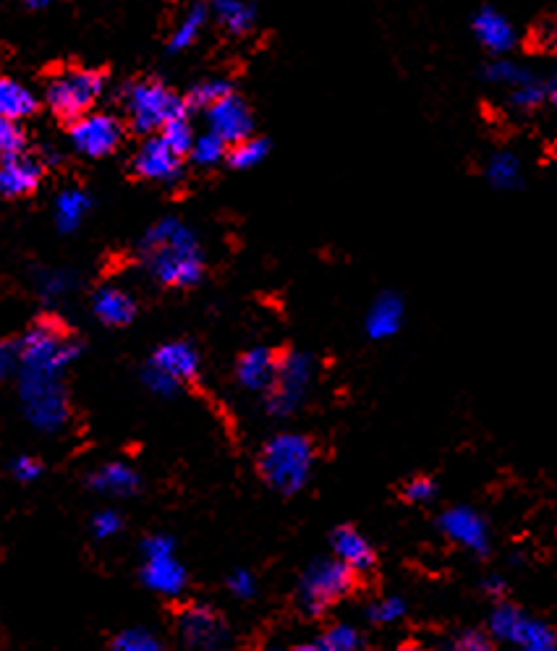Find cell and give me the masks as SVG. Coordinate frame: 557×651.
Here are the masks:
<instances>
[{
	"mask_svg": "<svg viewBox=\"0 0 557 651\" xmlns=\"http://www.w3.org/2000/svg\"><path fill=\"white\" fill-rule=\"evenodd\" d=\"M142 259L165 289H189L202 280L204 257L197 235L178 220H160L142 239Z\"/></svg>",
	"mask_w": 557,
	"mask_h": 651,
	"instance_id": "1",
	"label": "cell"
},
{
	"mask_svg": "<svg viewBox=\"0 0 557 651\" xmlns=\"http://www.w3.org/2000/svg\"><path fill=\"white\" fill-rule=\"evenodd\" d=\"M312 465H315V445L301 434H278L259 456L262 476L280 495H296L304 489Z\"/></svg>",
	"mask_w": 557,
	"mask_h": 651,
	"instance_id": "2",
	"label": "cell"
},
{
	"mask_svg": "<svg viewBox=\"0 0 557 651\" xmlns=\"http://www.w3.org/2000/svg\"><path fill=\"white\" fill-rule=\"evenodd\" d=\"M76 356L79 343L55 322H37L18 343V367L27 374L61 376Z\"/></svg>",
	"mask_w": 557,
	"mask_h": 651,
	"instance_id": "3",
	"label": "cell"
},
{
	"mask_svg": "<svg viewBox=\"0 0 557 651\" xmlns=\"http://www.w3.org/2000/svg\"><path fill=\"white\" fill-rule=\"evenodd\" d=\"M356 571L343 560H319L304 573L299 586V604L306 615H322L338 599L354 589Z\"/></svg>",
	"mask_w": 557,
	"mask_h": 651,
	"instance_id": "4",
	"label": "cell"
},
{
	"mask_svg": "<svg viewBox=\"0 0 557 651\" xmlns=\"http://www.w3.org/2000/svg\"><path fill=\"white\" fill-rule=\"evenodd\" d=\"M22 404L29 424L40 432H58L68 421V398L61 376L22 372Z\"/></svg>",
	"mask_w": 557,
	"mask_h": 651,
	"instance_id": "5",
	"label": "cell"
},
{
	"mask_svg": "<svg viewBox=\"0 0 557 651\" xmlns=\"http://www.w3.org/2000/svg\"><path fill=\"white\" fill-rule=\"evenodd\" d=\"M183 100L157 81H139L126 92V113L134 129L142 133L163 129L168 120L183 116Z\"/></svg>",
	"mask_w": 557,
	"mask_h": 651,
	"instance_id": "6",
	"label": "cell"
},
{
	"mask_svg": "<svg viewBox=\"0 0 557 651\" xmlns=\"http://www.w3.org/2000/svg\"><path fill=\"white\" fill-rule=\"evenodd\" d=\"M490 634L497 641L523 651H555L557 634L544 621L527 615L514 604H497L490 615Z\"/></svg>",
	"mask_w": 557,
	"mask_h": 651,
	"instance_id": "7",
	"label": "cell"
},
{
	"mask_svg": "<svg viewBox=\"0 0 557 651\" xmlns=\"http://www.w3.org/2000/svg\"><path fill=\"white\" fill-rule=\"evenodd\" d=\"M102 76L85 68H66L48 85V105L61 118L76 120L100 100Z\"/></svg>",
	"mask_w": 557,
	"mask_h": 651,
	"instance_id": "8",
	"label": "cell"
},
{
	"mask_svg": "<svg viewBox=\"0 0 557 651\" xmlns=\"http://www.w3.org/2000/svg\"><path fill=\"white\" fill-rule=\"evenodd\" d=\"M312 374H315V361L309 354H288L280 356V369L275 376L267 398V408L275 417H288L301 406L306 387H309Z\"/></svg>",
	"mask_w": 557,
	"mask_h": 651,
	"instance_id": "9",
	"label": "cell"
},
{
	"mask_svg": "<svg viewBox=\"0 0 557 651\" xmlns=\"http://www.w3.org/2000/svg\"><path fill=\"white\" fill-rule=\"evenodd\" d=\"M121 137H124V131H121L118 120L102 116V113H85L72 126L74 150L85 157L111 155L118 150Z\"/></svg>",
	"mask_w": 557,
	"mask_h": 651,
	"instance_id": "10",
	"label": "cell"
},
{
	"mask_svg": "<svg viewBox=\"0 0 557 651\" xmlns=\"http://www.w3.org/2000/svg\"><path fill=\"white\" fill-rule=\"evenodd\" d=\"M204 113H207L210 131L217 133V137H220L228 146L239 144L243 139L252 137V129H254L252 111H249L246 102L236 98V94L228 92L226 98L213 102Z\"/></svg>",
	"mask_w": 557,
	"mask_h": 651,
	"instance_id": "11",
	"label": "cell"
},
{
	"mask_svg": "<svg viewBox=\"0 0 557 651\" xmlns=\"http://www.w3.org/2000/svg\"><path fill=\"white\" fill-rule=\"evenodd\" d=\"M440 528L451 541L466 547V550L486 554L490 550V532H486V523L477 510L471 508H451L440 515Z\"/></svg>",
	"mask_w": 557,
	"mask_h": 651,
	"instance_id": "12",
	"label": "cell"
},
{
	"mask_svg": "<svg viewBox=\"0 0 557 651\" xmlns=\"http://www.w3.org/2000/svg\"><path fill=\"white\" fill-rule=\"evenodd\" d=\"M178 634L191 649H220L226 647L228 630L213 610L191 608L178 617Z\"/></svg>",
	"mask_w": 557,
	"mask_h": 651,
	"instance_id": "13",
	"label": "cell"
},
{
	"mask_svg": "<svg viewBox=\"0 0 557 651\" xmlns=\"http://www.w3.org/2000/svg\"><path fill=\"white\" fill-rule=\"evenodd\" d=\"M181 155L170 150L165 144L163 137H150L147 142L139 146L137 157H134V170L147 181H163L173 183L181 176Z\"/></svg>",
	"mask_w": 557,
	"mask_h": 651,
	"instance_id": "14",
	"label": "cell"
},
{
	"mask_svg": "<svg viewBox=\"0 0 557 651\" xmlns=\"http://www.w3.org/2000/svg\"><path fill=\"white\" fill-rule=\"evenodd\" d=\"M40 178L42 165L35 157L24 155L22 150L0 157V194L9 196V200L31 194L40 187Z\"/></svg>",
	"mask_w": 557,
	"mask_h": 651,
	"instance_id": "15",
	"label": "cell"
},
{
	"mask_svg": "<svg viewBox=\"0 0 557 651\" xmlns=\"http://www.w3.org/2000/svg\"><path fill=\"white\" fill-rule=\"evenodd\" d=\"M278 369H280V356L275 354L273 348H252L239 359L236 376H239L241 387L262 393V391H270L275 376H278Z\"/></svg>",
	"mask_w": 557,
	"mask_h": 651,
	"instance_id": "16",
	"label": "cell"
},
{
	"mask_svg": "<svg viewBox=\"0 0 557 651\" xmlns=\"http://www.w3.org/2000/svg\"><path fill=\"white\" fill-rule=\"evenodd\" d=\"M473 37L484 50H490L492 55H505L508 50H514L516 44V31L510 27V22L505 18L501 11L495 9H482L477 11L471 22Z\"/></svg>",
	"mask_w": 557,
	"mask_h": 651,
	"instance_id": "17",
	"label": "cell"
},
{
	"mask_svg": "<svg viewBox=\"0 0 557 651\" xmlns=\"http://www.w3.org/2000/svg\"><path fill=\"white\" fill-rule=\"evenodd\" d=\"M94 317L100 319L102 324H111V328H124L129 324L134 315H137V304L126 291L115 289V285H105L94 293L92 302Z\"/></svg>",
	"mask_w": 557,
	"mask_h": 651,
	"instance_id": "18",
	"label": "cell"
},
{
	"mask_svg": "<svg viewBox=\"0 0 557 651\" xmlns=\"http://www.w3.org/2000/svg\"><path fill=\"white\" fill-rule=\"evenodd\" d=\"M142 578L152 591L163 593V597H178V593H181L183 586H186L183 565L178 563L173 554H168V558L144 560Z\"/></svg>",
	"mask_w": 557,
	"mask_h": 651,
	"instance_id": "19",
	"label": "cell"
},
{
	"mask_svg": "<svg viewBox=\"0 0 557 651\" xmlns=\"http://www.w3.org/2000/svg\"><path fill=\"white\" fill-rule=\"evenodd\" d=\"M403 324V302L395 293H382L371 304L367 315V333L371 341H388L401 330Z\"/></svg>",
	"mask_w": 557,
	"mask_h": 651,
	"instance_id": "20",
	"label": "cell"
},
{
	"mask_svg": "<svg viewBox=\"0 0 557 651\" xmlns=\"http://www.w3.org/2000/svg\"><path fill=\"white\" fill-rule=\"evenodd\" d=\"M152 363L160 369H165V372L181 382L194 380L197 372H200V356H197V350L183 341H173V343H165V346H160Z\"/></svg>",
	"mask_w": 557,
	"mask_h": 651,
	"instance_id": "21",
	"label": "cell"
},
{
	"mask_svg": "<svg viewBox=\"0 0 557 651\" xmlns=\"http://www.w3.org/2000/svg\"><path fill=\"white\" fill-rule=\"evenodd\" d=\"M332 552H336L338 560H343L345 565L354 567V571H369L375 565V550L369 547V541L364 539L356 528H338L332 534Z\"/></svg>",
	"mask_w": 557,
	"mask_h": 651,
	"instance_id": "22",
	"label": "cell"
},
{
	"mask_svg": "<svg viewBox=\"0 0 557 651\" xmlns=\"http://www.w3.org/2000/svg\"><path fill=\"white\" fill-rule=\"evenodd\" d=\"M89 482H92V487L98 489V493L115 495V497L137 493V487H139L137 471L126 463L102 465V469H98L92 476H89Z\"/></svg>",
	"mask_w": 557,
	"mask_h": 651,
	"instance_id": "23",
	"label": "cell"
},
{
	"mask_svg": "<svg viewBox=\"0 0 557 651\" xmlns=\"http://www.w3.org/2000/svg\"><path fill=\"white\" fill-rule=\"evenodd\" d=\"M37 111V98L14 79H0V118L24 120Z\"/></svg>",
	"mask_w": 557,
	"mask_h": 651,
	"instance_id": "24",
	"label": "cell"
},
{
	"mask_svg": "<svg viewBox=\"0 0 557 651\" xmlns=\"http://www.w3.org/2000/svg\"><path fill=\"white\" fill-rule=\"evenodd\" d=\"M89 209V196L79 189H68L55 202V222L63 233L76 231Z\"/></svg>",
	"mask_w": 557,
	"mask_h": 651,
	"instance_id": "25",
	"label": "cell"
},
{
	"mask_svg": "<svg viewBox=\"0 0 557 651\" xmlns=\"http://www.w3.org/2000/svg\"><path fill=\"white\" fill-rule=\"evenodd\" d=\"M217 22L226 27L230 35H243L254 27V9L246 0H213Z\"/></svg>",
	"mask_w": 557,
	"mask_h": 651,
	"instance_id": "26",
	"label": "cell"
},
{
	"mask_svg": "<svg viewBox=\"0 0 557 651\" xmlns=\"http://www.w3.org/2000/svg\"><path fill=\"white\" fill-rule=\"evenodd\" d=\"M486 178L497 189H516V183L521 181V159L514 152H497L486 163Z\"/></svg>",
	"mask_w": 557,
	"mask_h": 651,
	"instance_id": "27",
	"label": "cell"
},
{
	"mask_svg": "<svg viewBox=\"0 0 557 651\" xmlns=\"http://www.w3.org/2000/svg\"><path fill=\"white\" fill-rule=\"evenodd\" d=\"M204 22H207V11H204V5H191L170 35L173 53H181V50L191 48V44L197 42V37H200Z\"/></svg>",
	"mask_w": 557,
	"mask_h": 651,
	"instance_id": "28",
	"label": "cell"
},
{
	"mask_svg": "<svg viewBox=\"0 0 557 651\" xmlns=\"http://www.w3.org/2000/svg\"><path fill=\"white\" fill-rule=\"evenodd\" d=\"M228 163L236 170H249L254 165H259L267 157V142L265 139H243L239 144H230L228 150Z\"/></svg>",
	"mask_w": 557,
	"mask_h": 651,
	"instance_id": "29",
	"label": "cell"
},
{
	"mask_svg": "<svg viewBox=\"0 0 557 651\" xmlns=\"http://www.w3.org/2000/svg\"><path fill=\"white\" fill-rule=\"evenodd\" d=\"M301 649L356 651V649H362V636H358V630L351 628V625H336V628H330L322 638H317L315 643H309V647H301Z\"/></svg>",
	"mask_w": 557,
	"mask_h": 651,
	"instance_id": "30",
	"label": "cell"
},
{
	"mask_svg": "<svg viewBox=\"0 0 557 651\" xmlns=\"http://www.w3.org/2000/svg\"><path fill=\"white\" fill-rule=\"evenodd\" d=\"M547 98H549V85H542L536 76H531L529 81H523V85L510 89V105H514L516 111H523V113L536 111V107H540Z\"/></svg>",
	"mask_w": 557,
	"mask_h": 651,
	"instance_id": "31",
	"label": "cell"
},
{
	"mask_svg": "<svg viewBox=\"0 0 557 651\" xmlns=\"http://www.w3.org/2000/svg\"><path fill=\"white\" fill-rule=\"evenodd\" d=\"M160 137L165 139V144H168L176 155H186V152H191V146H194V131H191V124L186 120V116L168 120V124L160 129Z\"/></svg>",
	"mask_w": 557,
	"mask_h": 651,
	"instance_id": "32",
	"label": "cell"
},
{
	"mask_svg": "<svg viewBox=\"0 0 557 651\" xmlns=\"http://www.w3.org/2000/svg\"><path fill=\"white\" fill-rule=\"evenodd\" d=\"M484 76H486V81H492V85H501L508 89H514L531 79V74L527 72V68L516 66V63H510V61H492L490 66L484 68Z\"/></svg>",
	"mask_w": 557,
	"mask_h": 651,
	"instance_id": "33",
	"label": "cell"
},
{
	"mask_svg": "<svg viewBox=\"0 0 557 651\" xmlns=\"http://www.w3.org/2000/svg\"><path fill=\"white\" fill-rule=\"evenodd\" d=\"M226 155H228V144L213 131L204 133V137H200V139H194V146H191V157H194L202 168L217 165Z\"/></svg>",
	"mask_w": 557,
	"mask_h": 651,
	"instance_id": "34",
	"label": "cell"
},
{
	"mask_svg": "<svg viewBox=\"0 0 557 651\" xmlns=\"http://www.w3.org/2000/svg\"><path fill=\"white\" fill-rule=\"evenodd\" d=\"M113 649H118V651H157L163 647H160V641L150 634V630L129 628V630H124V634L115 636Z\"/></svg>",
	"mask_w": 557,
	"mask_h": 651,
	"instance_id": "35",
	"label": "cell"
},
{
	"mask_svg": "<svg viewBox=\"0 0 557 651\" xmlns=\"http://www.w3.org/2000/svg\"><path fill=\"white\" fill-rule=\"evenodd\" d=\"M144 385L155 395H160V398H170V395H176L178 387H181V380H176V376L165 372V369H160L152 363V367L144 372Z\"/></svg>",
	"mask_w": 557,
	"mask_h": 651,
	"instance_id": "36",
	"label": "cell"
},
{
	"mask_svg": "<svg viewBox=\"0 0 557 651\" xmlns=\"http://www.w3.org/2000/svg\"><path fill=\"white\" fill-rule=\"evenodd\" d=\"M403 615H406V604H403V599H398V597L380 599V602H375L369 608V621L377 625L395 623V621H401Z\"/></svg>",
	"mask_w": 557,
	"mask_h": 651,
	"instance_id": "37",
	"label": "cell"
},
{
	"mask_svg": "<svg viewBox=\"0 0 557 651\" xmlns=\"http://www.w3.org/2000/svg\"><path fill=\"white\" fill-rule=\"evenodd\" d=\"M228 92H230V89H228L226 81H202L200 87L191 89L189 102L194 107H202V111H207V107L213 105V102H217L220 98H226Z\"/></svg>",
	"mask_w": 557,
	"mask_h": 651,
	"instance_id": "38",
	"label": "cell"
},
{
	"mask_svg": "<svg viewBox=\"0 0 557 651\" xmlns=\"http://www.w3.org/2000/svg\"><path fill=\"white\" fill-rule=\"evenodd\" d=\"M434 495H438V487H434L432 478L427 476H416L403 487V497H406L408 502H429Z\"/></svg>",
	"mask_w": 557,
	"mask_h": 651,
	"instance_id": "39",
	"label": "cell"
},
{
	"mask_svg": "<svg viewBox=\"0 0 557 651\" xmlns=\"http://www.w3.org/2000/svg\"><path fill=\"white\" fill-rule=\"evenodd\" d=\"M24 144L22 131L16 129V120H5L0 118V157L11 155V152H18Z\"/></svg>",
	"mask_w": 557,
	"mask_h": 651,
	"instance_id": "40",
	"label": "cell"
},
{
	"mask_svg": "<svg viewBox=\"0 0 557 651\" xmlns=\"http://www.w3.org/2000/svg\"><path fill=\"white\" fill-rule=\"evenodd\" d=\"M121 532V515L115 510H100L98 515L92 519V534L98 539H111Z\"/></svg>",
	"mask_w": 557,
	"mask_h": 651,
	"instance_id": "41",
	"label": "cell"
},
{
	"mask_svg": "<svg viewBox=\"0 0 557 651\" xmlns=\"http://www.w3.org/2000/svg\"><path fill=\"white\" fill-rule=\"evenodd\" d=\"M40 291L42 296L48 298L63 296V293L72 291V278H68V272H48V276H42L40 280Z\"/></svg>",
	"mask_w": 557,
	"mask_h": 651,
	"instance_id": "42",
	"label": "cell"
},
{
	"mask_svg": "<svg viewBox=\"0 0 557 651\" xmlns=\"http://www.w3.org/2000/svg\"><path fill=\"white\" fill-rule=\"evenodd\" d=\"M228 589L236 599H252L257 593V580L249 571H236L233 576L228 578Z\"/></svg>",
	"mask_w": 557,
	"mask_h": 651,
	"instance_id": "43",
	"label": "cell"
},
{
	"mask_svg": "<svg viewBox=\"0 0 557 651\" xmlns=\"http://www.w3.org/2000/svg\"><path fill=\"white\" fill-rule=\"evenodd\" d=\"M456 649L460 651H490L492 649V638L482 634V630H464L456 638Z\"/></svg>",
	"mask_w": 557,
	"mask_h": 651,
	"instance_id": "44",
	"label": "cell"
},
{
	"mask_svg": "<svg viewBox=\"0 0 557 651\" xmlns=\"http://www.w3.org/2000/svg\"><path fill=\"white\" fill-rule=\"evenodd\" d=\"M173 550H176V545H173L170 536H150V539H144L142 545L144 560L168 558V554H173Z\"/></svg>",
	"mask_w": 557,
	"mask_h": 651,
	"instance_id": "45",
	"label": "cell"
},
{
	"mask_svg": "<svg viewBox=\"0 0 557 651\" xmlns=\"http://www.w3.org/2000/svg\"><path fill=\"white\" fill-rule=\"evenodd\" d=\"M40 474H42V465L37 458H29V456L16 458L14 476L18 478V482H35V478H40Z\"/></svg>",
	"mask_w": 557,
	"mask_h": 651,
	"instance_id": "46",
	"label": "cell"
},
{
	"mask_svg": "<svg viewBox=\"0 0 557 651\" xmlns=\"http://www.w3.org/2000/svg\"><path fill=\"white\" fill-rule=\"evenodd\" d=\"M16 363H18V346H14V343H3V346H0V382L14 372Z\"/></svg>",
	"mask_w": 557,
	"mask_h": 651,
	"instance_id": "47",
	"label": "cell"
},
{
	"mask_svg": "<svg viewBox=\"0 0 557 651\" xmlns=\"http://www.w3.org/2000/svg\"><path fill=\"white\" fill-rule=\"evenodd\" d=\"M484 589H486V591H490V593H495V597H497V593H501V591H503V580H501V578H486Z\"/></svg>",
	"mask_w": 557,
	"mask_h": 651,
	"instance_id": "48",
	"label": "cell"
},
{
	"mask_svg": "<svg viewBox=\"0 0 557 651\" xmlns=\"http://www.w3.org/2000/svg\"><path fill=\"white\" fill-rule=\"evenodd\" d=\"M50 0H27V5H31V9H42V5H48Z\"/></svg>",
	"mask_w": 557,
	"mask_h": 651,
	"instance_id": "49",
	"label": "cell"
},
{
	"mask_svg": "<svg viewBox=\"0 0 557 651\" xmlns=\"http://www.w3.org/2000/svg\"><path fill=\"white\" fill-rule=\"evenodd\" d=\"M549 98H553L555 105H557V81H555V85H549Z\"/></svg>",
	"mask_w": 557,
	"mask_h": 651,
	"instance_id": "50",
	"label": "cell"
}]
</instances>
